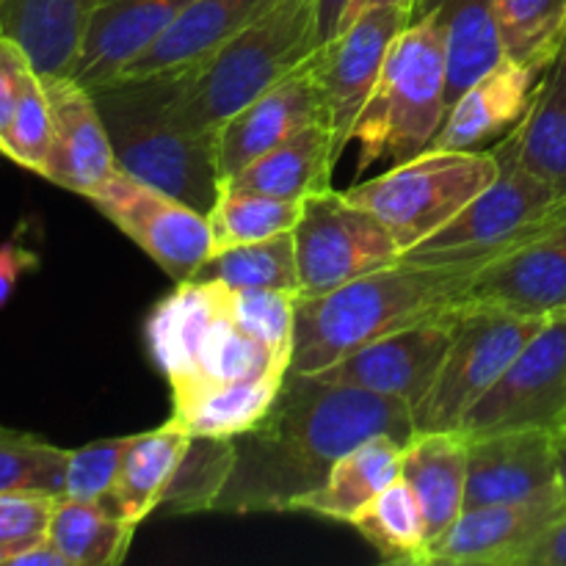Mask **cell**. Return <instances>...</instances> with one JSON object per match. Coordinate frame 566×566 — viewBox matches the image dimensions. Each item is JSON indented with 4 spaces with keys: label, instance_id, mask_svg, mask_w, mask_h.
<instances>
[{
    "label": "cell",
    "instance_id": "1",
    "mask_svg": "<svg viewBox=\"0 0 566 566\" xmlns=\"http://www.w3.org/2000/svg\"><path fill=\"white\" fill-rule=\"evenodd\" d=\"M379 434L412 440V407L287 370L269 415L232 440L235 462L213 512H296L343 453Z\"/></svg>",
    "mask_w": 566,
    "mask_h": 566
},
{
    "label": "cell",
    "instance_id": "2",
    "mask_svg": "<svg viewBox=\"0 0 566 566\" xmlns=\"http://www.w3.org/2000/svg\"><path fill=\"white\" fill-rule=\"evenodd\" d=\"M484 265L401 258L326 296L298 298L291 374L315 376L365 343L451 318Z\"/></svg>",
    "mask_w": 566,
    "mask_h": 566
},
{
    "label": "cell",
    "instance_id": "3",
    "mask_svg": "<svg viewBox=\"0 0 566 566\" xmlns=\"http://www.w3.org/2000/svg\"><path fill=\"white\" fill-rule=\"evenodd\" d=\"M177 72L114 77L92 94L108 127L116 166L208 216L219 197L216 133L186 130L171 114Z\"/></svg>",
    "mask_w": 566,
    "mask_h": 566
},
{
    "label": "cell",
    "instance_id": "4",
    "mask_svg": "<svg viewBox=\"0 0 566 566\" xmlns=\"http://www.w3.org/2000/svg\"><path fill=\"white\" fill-rule=\"evenodd\" d=\"M318 48L315 0H280L210 59L177 72L171 114L186 130L216 133Z\"/></svg>",
    "mask_w": 566,
    "mask_h": 566
},
{
    "label": "cell",
    "instance_id": "5",
    "mask_svg": "<svg viewBox=\"0 0 566 566\" xmlns=\"http://www.w3.org/2000/svg\"><path fill=\"white\" fill-rule=\"evenodd\" d=\"M448 116L446 28L434 6H415L409 25L392 39L374 92L354 125L357 171L415 158L440 133Z\"/></svg>",
    "mask_w": 566,
    "mask_h": 566
},
{
    "label": "cell",
    "instance_id": "6",
    "mask_svg": "<svg viewBox=\"0 0 566 566\" xmlns=\"http://www.w3.org/2000/svg\"><path fill=\"white\" fill-rule=\"evenodd\" d=\"M501 164L492 149H423L385 175L357 182L346 193L387 227L401 252L451 224L495 182Z\"/></svg>",
    "mask_w": 566,
    "mask_h": 566
},
{
    "label": "cell",
    "instance_id": "7",
    "mask_svg": "<svg viewBox=\"0 0 566 566\" xmlns=\"http://www.w3.org/2000/svg\"><path fill=\"white\" fill-rule=\"evenodd\" d=\"M492 153L501 164L495 182L484 193H479L451 224L403 252V260L490 263L528 241L545 221H551L564 208V188L531 175L501 144H495Z\"/></svg>",
    "mask_w": 566,
    "mask_h": 566
},
{
    "label": "cell",
    "instance_id": "8",
    "mask_svg": "<svg viewBox=\"0 0 566 566\" xmlns=\"http://www.w3.org/2000/svg\"><path fill=\"white\" fill-rule=\"evenodd\" d=\"M547 318L495 304H462L451 318V346L429 396L415 409V431L459 429Z\"/></svg>",
    "mask_w": 566,
    "mask_h": 566
},
{
    "label": "cell",
    "instance_id": "9",
    "mask_svg": "<svg viewBox=\"0 0 566 566\" xmlns=\"http://www.w3.org/2000/svg\"><path fill=\"white\" fill-rule=\"evenodd\" d=\"M293 241L302 298L326 296L370 271L392 265L403 254L374 213L335 188L304 199Z\"/></svg>",
    "mask_w": 566,
    "mask_h": 566
},
{
    "label": "cell",
    "instance_id": "10",
    "mask_svg": "<svg viewBox=\"0 0 566 566\" xmlns=\"http://www.w3.org/2000/svg\"><path fill=\"white\" fill-rule=\"evenodd\" d=\"M86 199L147 258H153L175 285L191 280L213 254L208 216L127 171L116 169Z\"/></svg>",
    "mask_w": 566,
    "mask_h": 566
},
{
    "label": "cell",
    "instance_id": "11",
    "mask_svg": "<svg viewBox=\"0 0 566 566\" xmlns=\"http://www.w3.org/2000/svg\"><path fill=\"white\" fill-rule=\"evenodd\" d=\"M509 429H566V310L547 315L514 363L484 398L464 415L468 437Z\"/></svg>",
    "mask_w": 566,
    "mask_h": 566
},
{
    "label": "cell",
    "instance_id": "12",
    "mask_svg": "<svg viewBox=\"0 0 566 566\" xmlns=\"http://www.w3.org/2000/svg\"><path fill=\"white\" fill-rule=\"evenodd\" d=\"M418 0L376 6L321 48V86L337 149L352 142L354 125L374 92L392 39L409 25Z\"/></svg>",
    "mask_w": 566,
    "mask_h": 566
},
{
    "label": "cell",
    "instance_id": "13",
    "mask_svg": "<svg viewBox=\"0 0 566 566\" xmlns=\"http://www.w3.org/2000/svg\"><path fill=\"white\" fill-rule=\"evenodd\" d=\"M315 122H329L321 86V48L298 70L282 77L216 130L221 180L235 177L260 155L271 153Z\"/></svg>",
    "mask_w": 566,
    "mask_h": 566
},
{
    "label": "cell",
    "instance_id": "14",
    "mask_svg": "<svg viewBox=\"0 0 566 566\" xmlns=\"http://www.w3.org/2000/svg\"><path fill=\"white\" fill-rule=\"evenodd\" d=\"M451 318L409 326L365 343L315 376L332 385L359 387V390L398 398L407 401L415 412L429 396L451 346Z\"/></svg>",
    "mask_w": 566,
    "mask_h": 566
},
{
    "label": "cell",
    "instance_id": "15",
    "mask_svg": "<svg viewBox=\"0 0 566 566\" xmlns=\"http://www.w3.org/2000/svg\"><path fill=\"white\" fill-rule=\"evenodd\" d=\"M464 304H495L539 318L566 310V205L528 241L490 260L470 282Z\"/></svg>",
    "mask_w": 566,
    "mask_h": 566
},
{
    "label": "cell",
    "instance_id": "16",
    "mask_svg": "<svg viewBox=\"0 0 566 566\" xmlns=\"http://www.w3.org/2000/svg\"><path fill=\"white\" fill-rule=\"evenodd\" d=\"M558 437L545 429H509L470 437L464 509L562 497Z\"/></svg>",
    "mask_w": 566,
    "mask_h": 566
},
{
    "label": "cell",
    "instance_id": "17",
    "mask_svg": "<svg viewBox=\"0 0 566 566\" xmlns=\"http://www.w3.org/2000/svg\"><path fill=\"white\" fill-rule=\"evenodd\" d=\"M42 81L53 116V142L42 177L64 191L88 197L119 169L108 127L92 88L83 86L77 77L42 75Z\"/></svg>",
    "mask_w": 566,
    "mask_h": 566
},
{
    "label": "cell",
    "instance_id": "18",
    "mask_svg": "<svg viewBox=\"0 0 566 566\" xmlns=\"http://www.w3.org/2000/svg\"><path fill=\"white\" fill-rule=\"evenodd\" d=\"M564 514L562 497L464 509L448 534L431 547V564L523 566L531 547Z\"/></svg>",
    "mask_w": 566,
    "mask_h": 566
},
{
    "label": "cell",
    "instance_id": "19",
    "mask_svg": "<svg viewBox=\"0 0 566 566\" xmlns=\"http://www.w3.org/2000/svg\"><path fill=\"white\" fill-rule=\"evenodd\" d=\"M197 0H94L72 77L94 88L119 75Z\"/></svg>",
    "mask_w": 566,
    "mask_h": 566
},
{
    "label": "cell",
    "instance_id": "20",
    "mask_svg": "<svg viewBox=\"0 0 566 566\" xmlns=\"http://www.w3.org/2000/svg\"><path fill=\"white\" fill-rule=\"evenodd\" d=\"M230 315V287L219 282H177L169 296L160 298L144 324V343L155 368L166 381L188 379L199 348L219 321Z\"/></svg>",
    "mask_w": 566,
    "mask_h": 566
},
{
    "label": "cell",
    "instance_id": "21",
    "mask_svg": "<svg viewBox=\"0 0 566 566\" xmlns=\"http://www.w3.org/2000/svg\"><path fill=\"white\" fill-rule=\"evenodd\" d=\"M539 72L520 61L503 59L479 77L448 108L434 149H479L492 138H503L528 111ZM429 147V149H431Z\"/></svg>",
    "mask_w": 566,
    "mask_h": 566
},
{
    "label": "cell",
    "instance_id": "22",
    "mask_svg": "<svg viewBox=\"0 0 566 566\" xmlns=\"http://www.w3.org/2000/svg\"><path fill=\"white\" fill-rule=\"evenodd\" d=\"M280 0H197L149 48H144L116 77L180 72L210 59L221 44ZM114 81V77H111Z\"/></svg>",
    "mask_w": 566,
    "mask_h": 566
},
{
    "label": "cell",
    "instance_id": "23",
    "mask_svg": "<svg viewBox=\"0 0 566 566\" xmlns=\"http://www.w3.org/2000/svg\"><path fill=\"white\" fill-rule=\"evenodd\" d=\"M470 437L459 429L418 431L403 451L401 475L418 495L429 551L448 534L468 495ZM431 558V553H429Z\"/></svg>",
    "mask_w": 566,
    "mask_h": 566
},
{
    "label": "cell",
    "instance_id": "24",
    "mask_svg": "<svg viewBox=\"0 0 566 566\" xmlns=\"http://www.w3.org/2000/svg\"><path fill=\"white\" fill-rule=\"evenodd\" d=\"M94 0H0V36L20 44L39 75H72Z\"/></svg>",
    "mask_w": 566,
    "mask_h": 566
},
{
    "label": "cell",
    "instance_id": "25",
    "mask_svg": "<svg viewBox=\"0 0 566 566\" xmlns=\"http://www.w3.org/2000/svg\"><path fill=\"white\" fill-rule=\"evenodd\" d=\"M407 442L392 434L370 437L348 453H343L326 473L318 490L302 497L296 512L335 520L352 525V520L379 495L381 490L401 479Z\"/></svg>",
    "mask_w": 566,
    "mask_h": 566
},
{
    "label": "cell",
    "instance_id": "26",
    "mask_svg": "<svg viewBox=\"0 0 566 566\" xmlns=\"http://www.w3.org/2000/svg\"><path fill=\"white\" fill-rule=\"evenodd\" d=\"M285 376L287 368L276 365L252 379L171 392V418L180 420L191 437L235 440L269 415Z\"/></svg>",
    "mask_w": 566,
    "mask_h": 566
},
{
    "label": "cell",
    "instance_id": "27",
    "mask_svg": "<svg viewBox=\"0 0 566 566\" xmlns=\"http://www.w3.org/2000/svg\"><path fill=\"white\" fill-rule=\"evenodd\" d=\"M191 446V434L177 418H169L158 429L133 437L119 475L108 495V506L130 525L133 531L164 503L182 457Z\"/></svg>",
    "mask_w": 566,
    "mask_h": 566
},
{
    "label": "cell",
    "instance_id": "28",
    "mask_svg": "<svg viewBox=\"0 0 566 566\" xmlns=\"http://www.w3.org/2000/svg\"><path fill=\"white\" fill-rule=\"evenodd\" d=\"M340 149L329 122H315L227 180L280 199H307L329 191Z\"/></svg>",
    "mask_w": 566,
    "mask_h": 566
},
{
    "label": "cell",
    "instance_id": "29",
    "mask_svg": "<svg viewBox=\"0 0 566 566\" xmlns=\"http://www.w3.org/2000/svg\"><path fill=\"white\" fill-rule=\"evenodd\" d=\"M497 144L531 175L566 191V44L542 72L523 119Z\"/></svg>",
    "mask_w": 566,
    "mask_h": 566
},
{
    "label": "cell",
    "instance_id": "30",
    "mask_svg": "<svg viewBox=\"0 0 566 566\" xmlns=\"http://www.w3.org/2000/svg\"><path fill=\"white\" fill-rule=\"evenodd\" d=\"M434 6L446 28L448 108L484 72L506 59L492 0H420Z\"/></svg>",
    "mask_w": 566,
    "mask_h": 566
},
{
    "label": "cell",
    "instance_id": "31",
    "mask_svg": "<svg viewBox=\"0 0 566 566\" xmlns=\"http://www.w3.org/2000/svg\"><path fill=\"white\" fill-rule=\"evenodd\" d=\"M136 531L105 501L59 497L48 542L70 566H116L127 558Z\"/></svg>",
    "mask_w": 566,
    "mask_h": 566
},
{
    "label": "cell",
    "instance_id": "32",
    "mask_svg": "<svg viewBox=\"0 0 566 566\" xmlns=\"http://www.w3.org/2000/svg\"><path fill=\"white\" fill-rule=\"evenodd\" d=\"M352 528L379 553L385 564H431L423 509L403 475L392 481L387 490H381L352 520Z\"/></svg>",
    "mask_w": 566,
    "mask_h": 566
},
{
    "label": "cell",
    "instance_id": "33",
    "mask_svg": "<svg viewBox=\"0 0 566 566\" xmlns=\"http://www.w3.org/2000/svg\"><path fill=\"white\" fill-rule=\"evenodd\" d=\"M191 280L219 282L230 291H291L298 293V263L293 232L265 238V241L241 243V247L213 252ZM302 296V293H298Z\"/></svg>",
    "mask_w": 566,
    "mask_h": 566
},
{
    "label": "cell",
    "instance_id": "34",
    "mask_svg": "<svg viewBox=\"0 0 566 566\" xmlns=\"http://www.w3.org/2000/svg\"><path fill=\"white\" fill-rule=\"evenodd\" d=\"M302 210L304 199L269 197L232 180H221L219 197L208 213L213 252L293 232L302 219Z\"/></svg>",
    "mask_w": 566,
    "mask_h": 566
},
{
    "label": "cell",
    "instance_id": "35",
    "mask_svg": "<svg viewBox=\"0 0 566 566\" xmlns=\"http://www.w3.org/2000/svg\"><path fill=\"white\" fill-rule=\"evenodd\" d=\"M506 59L542 75L566 44V0H492Z\"/></svg>",
    "mask_w": 566,
    "mask_h": 566
},
{
    "label": "cell",
    "instance_id": "36",
    "mask_svg": "<svg viewBox=\"0 0 566 566\" xmlns=\"http://www.w3.org/2000/svg\"><path fill=\"white\" fill-rule=\"evenodd\" d=\"M276 365L291 370V365L276 359L263 343L254 340L252 335H247V332L227 315L224 321L216 324V329L210 332L205 346L199 348V357L197 363H193L191 376L177 381V385H171V392L193 390V387L205 385H224V381L252 379V376L265 374V370L276 368Z\"/></svg>",
    "mask_w": 566,
    "mask_h": 566
},
{
    "label": "cell",
    "instance_id": "37",
    "mask_svg": "<svg viewBox=\"0 0 566 566\" xmlns=\"http://www.w3.org/2000/svg\"><path fill=\"white\" fill-rule=\"evenodd\" d=\"M235 462V442L213 437H191L180 470L171 481L160 509L171 514L213 512L216 497L224 490Z\"/></svg>",
    "mask_w": 566,
    "mask_h": 566
},
{
    "label": "cell",
    "instance_id": "38",
    "mask_svg": "<svg viewBox=\"0 0 566 566\" xmlns=\"http://www.w3.org/2000/svg\"><path fill=\"white\" fill-rule=\"evenodd\" d=\"M66 457L70 451L64 448L0 426V495L44 492V495L64 497Z\"/></svg>",
    "mask_w": 566,
    "mask_h": 566
},
{
    "label": "cell",
    "instance_id": "39",
    "mask_svg": "<svg viewBox=\"0 0 566 566\" xmlns=\"http://www.w3.org/2000/svg\"><path fill=\"white\" fill-rule=\"evenodd\" d=\"M50 142H53V116H50L48 88H44L42 75L31 66L22 77L20 97H17L14 116H11L0 155H6L17 166L33 171V175H44L50 158Z\"/></svg>",
    "mask_w": 566,
    "mask_h": 566
},
{
    "label": "cell",
    "instance_id": "40",
    "mask_svg": "<svg viewBox=\"0 0 566 566\" xmlns=\"http://www.w3.org/2000/svg\"><path fill=\"white\" fill-rule=\"evenodd\" d=\"M298 293L291 291H230V318L247 335L263 343L276 359L291 365L296 337Z\"/></svg>",
    "mask_w": 566,
    "mask_h": 566
},
{
    "label": "cell",
    "instance_id": "41",
    "mask_svg": "<svg viewBox=\"0 0 566 566\" xmlns=\"http://www.w3.org/2000/svg\"><path fill=\"white\" fill-rule=\"evenodd\" d=\"M133 437L136 434L108 437V440L88 442V446L70 451V457H66L64 497L108 501L116 475H119L122 459H125Z\"/></svg>",
    "mask_w": 566,
    "mask_h": 566
},
{
    "label": "cell",
    "instance_id": "42",
    "mask_svg": "<svg viewBox=\"0 0 566 566\" xmlns=\"http://www.w3.org/2000/svg\"><path fill=\"white\" fill-rule=\"evenodd\" d=\"M55 501L59 497L44 492L0 495V566H11L20 553L48 542Z\"/></svg>",
    "mask_w": 566,
    "mask_h": 566
},
{
    "label": "cell",
    "instance_id": "43",
    "mask_svg": "<svg viewBox=\"0 0 566 566\" xmlns=\"http://www.w3.org/2000/svg\"><path fill=\"white\" fill-rule=\"evenodd\" d=\"M31 66V59L20 44L11 42L9 36H0V147L6 142V133H9L11 116H14L22 77Z\"/></svg>",
    "mask_w": 566,
    "mask_h": 566
},
{
    "label": "cell",
    "instance_id": "44",
    "mask_svg": "<svg viewBox=\"0 0 566 566\" xmlns=\"http://www.w3.org/2000/svg\"><path fill=\"white\" fill-rule=\"evenodd\" d=\"M39 269V254L31 252L28 247H22L17 238L0 243V310L11 302L17 285H20L22 276L28 271Z\"/></svg>",
    "mask_w": 566,
    "mask_h": 566
},
{
    "label": "cell",
    "instance_id": "45",
    "mask_svg": "<svg viewBox=\"0 0 566 566\" xmlns=\"http://www.w3.org/2000/svg\"><path fill=\"white\" fill-rule=\"evenodd\" d=\"M523 566H566V514L545 531L539 542L531 547Z\"/></svg>",
    "mask_w": 566,
    "mask_h": 566
},
{
    "label": "cell",
    "instance_id": "46",
    "mask_svg": "<svg viewBox=\"0 0 566 566\" xmlns=\"http://www.w3.org/2000/svg\"><path fill=\"white\" fill-rule=\"evenodd\" d=\"M348 3H352V0H315V22H318L321 48L337 36Z\"/></svg>",
    "mask_w": 566,
    "mask_h": 566
},
{
    "label": "cell",
    "instance_id": "47",
    "mask_svg": "<svg viewBox=\"0 0 566 566\" xmlns=\"http://www.w3.org/2000/svg\"><path fill=\"white\" fill-rule=\"evenodd\" d=\"M387 3H403V0H352V3H348V9H346V14H343L340 31H343V28L352 25L357 17H363L365 11L376 9V6H387ZM340 31H337V33H340Z\"/></svg>",
    "mask_w": 566,
    "mask_h": 566
},
{
    "label": "cell",
    "instance_id": "48",
    "mask_svg": "<svg viewBox=\"0 0 566 566\" xmlns=\"http://www.w3.org/2000/svg\"><path fill=\"white\" fill-rule=\"evenodd\" d=\"M558 492L566 509V434L558 437Z\"/></svg>",
    "mask_w": 566,
    "mask_h": 566
},
{
    "label": "cell",
    "instance_id": "49",
    "mask_svg": "<svg viewBox=\"0 0 566 566\" xmlns=\"http://www.w3.org/2000/svg\"><path fill=\"white\" fill-rule=\"evenodd\" d=\"M564 434H566V429H564Z\"/></svg>",
    "mask_w": 566,
    "mask_h": 566
}]
</instances>
